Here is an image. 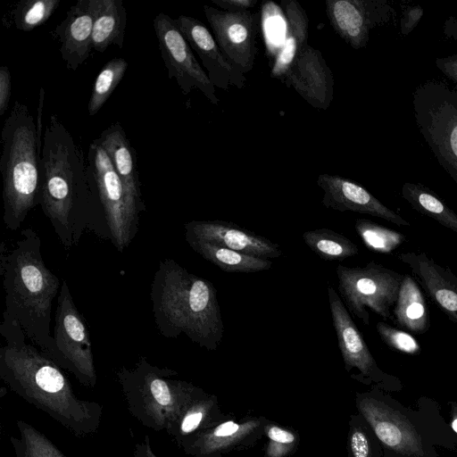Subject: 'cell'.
<instances>
[{
    "instance_id": "cell-14",
    "label": "cell",
    "mask_w": 457,
    "mask_h": 457,
    "mask_svg": "<svg viewBox=\"0 0 457 457\" xmlns=\"http://www.w3.org/2000/svg\"><path fill=\"white\" fill-rule=\"evenodd\" d=\"M315 109L326 111L334 98V76L320 51L307 46L282 80Z\"/></svg>"
},
{
    "instance_id": "cell-16",
    "label": "cell",
    "mask_w": 457,
    "mask_h": 457,
    "mask_svg": "<svg viewBox=\"0 0 457 457\" xmlns=\"http://www.w3.org/2000/svg\"><path fill=\"white\" fill-rule=\"evenodd\" d=\"M328 295L332 323L346 370L357 368L362 376L375 381H385L387 378H392L378 369L348 310L333 287L328 288Z\"/></svg>"
},
{
    "instance_id": "cell-21",
    "label": "cell",
    "mask_w": 457,
    "mask_h": 457,
    "mask_svg": "<svg viewBox=\"0 0 457 457\" xmlns=\"http://www.w3.org/2000/svg\"><path fill=\"white\" fill-rule=\"evenodd\" d=\"M93 24L91 1L79 0L52 32L61 43L60 53L69 70L76 71L88 58L93 49Z\"/></svg>"
},
{
    "instance_id": "cell-35",
    "label": "cell",
    "mask_w": 457,
    "mask_h": 457,
    "mask_svg": "<svg viewBox=\"0 0 457 457\" xmlns=\"http://www.w3.org/2000/svg\"><path fill=\"white\" fill-rule=\"evenodd\" d=\"M376 328L382 341L390 348L410 355L420 353V345L411 333L397 329L384 321H378Z\"/></svg>"
},
{
    "instance_id": "cell-23",
    "label": "cell",
    "mask_w": 457,
    "mask_h": 457,
    "mask_svg": "<svg viewBox=\"0 0 457 457\" xmlns=\"http://www.w3.org/2000/svg\"><path fill=\"white\" fill-rule=\"evenodd\" d=\"M287 20L286 34L270 69V77L280 79L308 46L309 20L304 8L295 0H283Z\"/></svg>"
},
{
    "instance_id": "cell-42",
    "label": "cell",
    "mask_w": 457,
    "mask_h": 457,
    "mask_svg": "<svg viewBox=\"0 0 457 457\" xmlns=\"http://www.w3.org/2000/svg\"><path fill=\"white\" fill-rule=\"evenodd\" d=\"M44 97H45V90L44 87H40L39 92V101H38V107H37V120H36V127H37V146L38 151L41 154L42 150V129H43V123H42V116H43V105H44Z\"/></svg>"
},
{
    "instance_id": "cell-41",
    "label": "cell",
    "mask_w": 457,
    "mask_h": 457,
    "mask_svg": "<svg viewBox=\"0 0 457 457\" xmlns=\"http://www.w3.org/2000/svg\"><path fill=\"white\" fill-rule=\"evenodd\" d=\"M212 2L223 11L231 12L250 11L249 9L257 4V0H212Z\"/></svg>"
},
{
    "instance_id": "cell-9",
    "label": "cell",
    "mask_w": 457,
    "mask_h": 457,
    "mask_svg": "<svg viewBox=\"0 0 457 457\" xmlns=\"http://www.w3.org/2000/svg\"><path fill=\"white\" fill-rule=\"evenodd\" d=\"M53 337L57 353L56 364L72 373L83 386L94 387L96 372L88 330L75 306L66 279L57 297Z\"/></svg>"
},
{
    "instance_id": "cell-39",
    "label": "cell",
    "mask_w": 457,
    "mask_h": 457,
    "mask_svg": "<svg viewBox=\"0 0 457 457\" xmlns=\"http://www.w3.org/2000/svg\"><path fill=\"white\" fill-rule=\"evenodd\" d=\"M265 432L270 440L276 443L293 445L296 440V436L292 431L275 425L268 426Z\"/></svg>"
},
{
    "instance_id": "cell-6",
    "label": "cell",
    "mask_w": 457,
    "mask_h": 457,
    "mask_svg": "<svg viewBox=\"0 0 457 457\" xmlns=\"http://www.w3.org/2000/svg\"><path fill=\"white\" fill-rule=\"evenodd\" d=\"M115 374L129 412L154 431H166L198 394L191 384L176 378L177 371L155 366L145 356Z\"/></svg>"
},
{
    "instance_id": "cell-7",
    "label": "cell",
    "mask_w": 457,
    "mask_h": 457,
    "mask_svg": "<svg viewBox=\"0 0 457 457\" xmlns=\"http://www.w3.org/2000/svg\"><path fill=\"white\" fill-rule=\"evenodd\" d=\"M418 129L438 163L457 184V90L429 79L412 93Z\"/></svg>"
},
{
    "instance_id": "cell-15",
    "label": "cell",
    "mask_w": 457,
    "mask_h": 457,
    "mask_svg": "<svg viewBox=\"0 0 457 457\" xmlns=\"http://www.w3.org/2000/svg\"><path fill=\"white\" fill-rule=\"evenodd\" d=\"M185 237L205 241L253 256L278 258V244L237 224L223 220H192L184 225Z\"/></svg>"
},
{
    "instance_id": "cell-43",
    "label": "cell",
    "mask_w": 457,
    "mask_h": 457,
    "mask_svg": "<svg viewBox=\"0 0 457 457\" xmlns=\"http://www.w3.org/2000/svg\"><path fill=\"white\" fill-rule=\"evenodd\" d=\"M134 457H157L153 452L150 440L147 436H145L141 441L136 443Z\"/></svg>"
},
{
    "instance_id": "cell-36",
    "label": "cell",
    "mask_w": 457,
    "mask_h": 457,
    "mask_svg": "<svg viewBox=\"0 0 457 457\" xmlns=\"http://www.w3.org/2000/svg\"><path fill=\"white\" fill-rule=\"evenodd\" d=\"M349 447L353 457H370V442L360 428H353L349 435Z\"/></svg>"
},
{
    "instance_id": "cell-13",
    "label": "cell",
    "mask_w": 457,
    "mask_h": 457,
    "mask_svg": "<svg viewBox=\"0 0 457 457\" xmlns=\"http://www.w3.org/2000/svg\"><path fill=\"white\" fill-rule=\"evenodd\" d=\"M325 11L334 31L355 50L365 47L370 30L395 14L385 0H326Z\"/></svg>"
},
{
    "instance_id": "cell-28",
    "label": "cell",
    "mask_w": 457,
    "mask_h": 457,
    "mask_svg": "<svg viewBox=\"0 0 457 457\" xmlns=\"http://www.w3.org/2000/svg\"><path fill=\"white\" fill-rule=\"evenodd\" d=\"M401 195L417 212L457 232V214L424 185L405 182Z\"/></svg>"
},
{
    "instance_id": "cell-12",
    "label": "cell",
    "mask_w": 457,
    "mask_h": 457,
    "mask_svg": "<svg viewBox=\"0 0 457 457\" xmlns=\"http://www.w3.org/2000/svg\"><path fill=\"white\" fill-rule=\"evenodd\" d=\"M204 12L223 56L236 73L245 77L255 63L260 14L226 12L207 4Z\"/></svg>"
},
{
    "instance_id": "cell-45",
    "label": "cell",
    "mask_w": 457,
    "mask_h": 457,
    "mask_svg": "<svg viewBox=\"0 0 457 457\" xmlns=\"http://www.w3.org/2000/svg\"><path fill=\"white\" fill-rule=\"evenodd\" d=\"M451 427L457 434V403L452 402L451 403Z\"/></svg>"
},
{
    "instance_id": "cell-2",
    "label": "cell",
    "mask_w": 457,
    "mask_h": 457,
    "mask_svg": "<svg viewBox=\"0 0 457 457\" xmlns=\"http://www.w3.org/2000/svg\"><path fill=\"white\" fill-rule=\"evenodd\" d=\"M0 378L17 395L60 423L73 436H91L99 429L103 406L80 398L61 368L43 351L27 344L15 322L3 320Z\"/></svg>"
},
{
    "instance_id": "cell-30",
    "label": "cell",
    "mask_w": 457,
    "mask_h": 457,
    "mask_svg": "<svg viewBox=\"0 0 457 457\" xmlns=\"http://www.w3.org/2000/svg\"><path fill=\"white\" fill-rule=\"evenodd\" d=\"M212 405L211 400L194 398L169 427L166 433L179 446L185 448L204 428Z\"/></svg>"
},
{
    "instance_id": "cell-10",
    "label": "cell",
    "mask_w": 457,
    "mask_h": 457,
    "mask_svg": "<svg viewBox=\"0 0 457 457\" xmlns=\"http://www.w3.org/2000/svg\"><path fill=\"white\" fill-rule=\"evenodd\" d=\"M87 161L94 173L113 246L122 253L138 231L143 212L127 194L110 157L96 139L89 145Z\"/></svg>"
},
{
    "instance_id": "cell-25",
    "label": "cell",
    "mask_w": 457,
    "mask_h": 457,
    "mask_svg": "<svg viewBox=\"0 0 457 457\" xmlns=\"http://www.w3.org/2000/svg\"><path fill=\"white\" fill-rule=\"evenodd\" d=\"M393 315L397 326L411 333L423 334L430 327L425 297L410 275H403Z\"/></svg>"
},
{
    "instance_id": "cell-29",
    "label": "cell",
    "mask_w": 457,
    "mask_h": 457,
    "mask_svg": "<svg viewBox=\"0 0 457 457\" xmlns=\"http://www.w3.org/2000/svg\"><path fill=\"white\" fill-rule=\"evenodd\" d=\"M303 239L315 254L326 261H343L359 253L358 246L349 238L328 228L306 231Z\"/></svg>"
},
{
    "instance_id": "cell-33",
    "label": "cell",
    "mask_w": 457,
    "mask_h": 457,
    "mask_svg": "<svg viewBox=\"0 0 457 457\" xmlns=\"http://www.w3.org/2000/svg\"><path fill=\"white\" fill-rule=\"evenodd\" d=\"M129 63L121 57L108 61L97 74L87 104L90 116L97 113L121 81Z\"/></svg>"
},
{
    "instance_id": "cell-4",
    "label": "cell",
    "mask_w": 457,
    "mask_h": 457,
    "mask_svg": "<svg viewBox=\"0 0 457 457\" xmlns=\"http://www.w3.org/2000/svg\"><path fill=\"white\" fill-rule=\"evenodd\" d=\"M5 309L3 320L17 323L26 337L55 363L57 353L51 335L53 301L62 282L46 265L41 239L32 228L21 231V237L7 255L3 271Z\"/></svg>"
},
{
    "instance_id": "cell-34",
    "label": "cell",
    "mask_w": 457,
    "mask_h": 457,
    "mask_svg": "<svg viewBox=\"0 0 457 457\" xmlns=\"http://www.w3.org/2000/svg\"><path fill=\"white\" fill-rule=\"evenodd\" d=\"M354 228L364 245L380 253H392L405 240L403 234L364 219H358Z\"/></svg>"
},
{
    "instance_id": "cell-40",
    "label": "cell",
    "mask_w": 457,
    "mask_h": 457,
    "mask_svg": "<svg viewBox=\"0 0 457 457\" xmlns=\"http://www.w3.org/2000/svg\"><path fill=\"white\" fill-rule=\"evenodd\" d=\"M435 62L445 77L457 84V54L437 58Z\"/></svg>"
},
{
    "instance_id": "cell-32",
    "label": "cell",
    "mask_w": 457,
    "mask_h": 457,
    "mask_svg": "<svg viewBox=\"0 0 457 457\" xmlns=\"http://www.w3.org/2000/svg\"><path fill=\"white\" fill-rule=\"evenodd\" d=\"M60 0H22L6 13L7 23L17 29L30 31L43 25L60 5Z\"/></svg>"
},
{
    "instance_id": "cell-19",
    "label": "cell",
    "mask_w": 457,
    "mask_h": 457,
    "mask_svg": "<svg viewBox=\"0 0 457 457\" xmlns=\"http://www.w3.org/2000/svg\"><path fill=\"white\" fill-rule=\"evenodd\" d=\"M175 22L200 58L215 87L228 90L230 85L237 88L245 86L246 78L235 72L223 56L213 35L199 20L182 14L175 19Z\"/></svg>"
},
{
    "instance_id": "cell-37",
    "label": "cell",
    "mask_w": 457,
    "mask_h": 457,
    "mask_svg": "<svg viewBox=\"0 0 457 457\" xmlns=\"http://www.w3.org/2000/svg\"><path fill=\"white\" fill-rule=\"evenodd\" d=\"M11 73L8 66L0 67V116H3L9 107L11 97Z\"/></svg>"
},
{
    "instance_id": "cell-44",
    "label": "cell",
    "mask_w": 457,
    "mask_h": 457,
    "mask_svg": "<svg viewBox=\"0 0 457 457\" xmlns=\"http://www.w3.org/2000/svg\"><path fill=\"white\" fill-rule=\"evenodd\" d=\"M292 445L270 441L267 447V455L269 457H284L288 453Z\"/></svg>"
},
{
    "instance_id": "cell-27",
    "label": "cell",
    "mask_w": 457,
    "mask_h": 457,
    "mask_svg": "<svg viewBox=\"0 0 457 457\" xmlns=\"http://www.w3.org/2000/svg\"><path fill=\"white\" fill-rule=\"evenodd\" d=\"M189 246L206 261L226 272L250 273L269 270L271 261L245 254L205 241L186 238Z\"/></svg>"
},
{
    "instance_id": "cell-26",
    "label": "cell",
    "mask_w": 457,
    "mask_h": 457,
    "mask_svg": "<svg viewBox=\"0 0 457 457\" xmlns=\"http://www.w3.org/2000/svg\"><path fill=\"white\" fill-rule=\"evenodd\" d=\"M258 425L259 423L253 420L244 423H237L233 420L222 422L212 428L203 429L184 450L195 457H208L242 440Z\"/></svg>"
},
{
    "instance_id": "cell-8",
    "label": "cell",
    "mask_w": 457,
    "mask_h": 457,
    "mask_svg": "<svg viewBox=\"0 0 457 457\" xmlns=\"http://www.w3.org/2000/svg\"><path fill=\"white\" fill-rule=\"evenodd\" d=\"M338 290L348 312L370 325L368 309L384 320L391 318L403 275L375 262L364 267L336 268Z\"/></svg>"
},
{
    "instance_id": "cell-20",
    "label": "cell",
    "mask_w": 457,
    "mask_h": 457,
    "mask_svg": "<svg viewBox=\"0 0 457 457\" xmlns=\"http://www.w3.org/2000/svg\"><path fill=\"white\" fill-rule=\"evenodd\" d=\"M398 258L410 268L433 303L457 324V277L452 270L425 253H402Z\"/></svg>"
},
{
    "instance_id": "cell-1",
    "label": "cell",
    "mask_w": 457,
    "mask_h": 457,
    "mask_svg": "<svg viewBox=\"0 0 457 457\" xmlns=\"http://www.w3.org/2000/svg\"><path fill=\"white\" fill-rule=\"evenodd\" d=\"M39 205L66 250L85 232L111 241L96 181L82 149L52 114L39 160Z\"/></svg>"
},
{
    "instance_id": "cell-11",
    "label": "cell",
    "mask_w": 457,
    "mask_h": 457,
    "mask_svg": "<svg viewBox=\"0 0 457 457\" xmlns=\"http://www.w3.org/2000/svg\"><path fill=\"white\" fill-rule=\"evenodd\" d=\"M154 29L169 79H175L183 95L200 90L213 104L218 105L215 87L199 64L175 20L160 12L154 20Z\"/></svg>"
},
{
    "instance_id": "cell-22",
    "label": "cell",
    "mask_w": 457,
    "mask_h": 457,
    "mask_svg": "<svg viewBox=\"0 0 457 457\" xmlns=\"http://www.w3.org/2000/svg\"><path fill=\"white\" fill-rule=\"evenodd\" d=\"M111 159L129 197L143 211H145L142 198L141 183L137 166V154L119 122L112 123L96 138Z\"/></svg>"
},
{
    "instance_id": "cell-31",
    "label": "cell",
    "mask_w": 457,
    "mask_h": 457,
    "mask_svg": "<svg viewBox=\"0 0 457 457\" xmlns=\"http://www.w3.org/2000/svg\"><path fill=\"white\" fill-rule=\"evenodd\" d=\"M19 436L10 440L15 457H67L45 434L24 420L16 422Z\"/></svg>"
},
{
    "instance_id": "cell-5",
    "label": "cell",
    "mask_w": 457,
    "mask_h": 457,
    "mask_svg": "<svg viewBox=\"0 0 457 457\" xmlns=\"http://www.w3.org/2000/svg\"><path fill=\"white\" fill-rule=\"evenodd\" d=\"M1 143L3 220L6 228L15 231L30 210L39 205L37 127L29 107L18 100L4 120Z\"/></svg>"
},
{
    "instance_id": "cell-24",
    "label": "cell",
    "mask_w": 457,
    "mask_h": 457,
    "mask_svg": "<svg viewBox=\"0 0 457 457\" xmlns=\"http://www.w3.org/2000/svg\"><path fill=\"white\" fill-rule=\"evenodd\" d=\"M94 14L93 49L103 53L111 45L122 48L127 12L122 0H90Z\"/></svg>"
},
{
    "instance_id": "cell-17",
    "label": "cell",
    "mask_w": 457,
    "mask_h": 457,
    "mask_svg": "<svg viewBox=\"0 0 457 457\" xmlns=\"http://www.w3.org/2000/svg\"><path fill=\"white\" fill-rule=\"evenodd\" d=\"M317 184L323 191L322 204L328 209L369 214L398 226L410 225L367 189L348 179L322 173L318 176Z\"/></svg>"
},
{
    "instance_id": "cell-18",
    "label": "cell",
    "mask_w": 457,
    "mask_h": 457,
    "mask_svg": "<svg viewBox=\"0 0 457 457\" xmlns=\"http://www.w3.org/2000/svg\"><path fill=\"white\" fill-rule=\"evenodd\" d=\"M359 410L378 439L388 448L408 456L424 455L420 436L400 412L372 398L360 401Z\"/></svg>"
},
{
    "instance_id": "cell-3",
    "label": "cell",
    "mask_w": 457,
    "mask_h": 457,
    "mask_svg": "<svg viewBox=\"0 0 457 457\" xmlns=\"http://www.w3.org/2000/svg\"><path fill=\"white\" fill-rule=\"evenodd\" d=\"M155 326L167 338L186 335L209 351L220 345L224 325L213 284L172 259L160 261L150 290Z\"/></svg>"
},
{
    "instance_id": "cell-38",
    "label": "cell",
    "mask_w": 457,
    "mask_h": 457,
    "mask_svg": "<svg viewBox=\"0 0 457 457\" xmlns=\"http://www.w3.org/2000/svg\"><path fill=\"white\" fill-rule=\"evenodd\" d=\"M423 16V8L420 6L409 7L405 10L401 21V33L403 36L410 34Z\"/></svg>"
}]
</instances>
